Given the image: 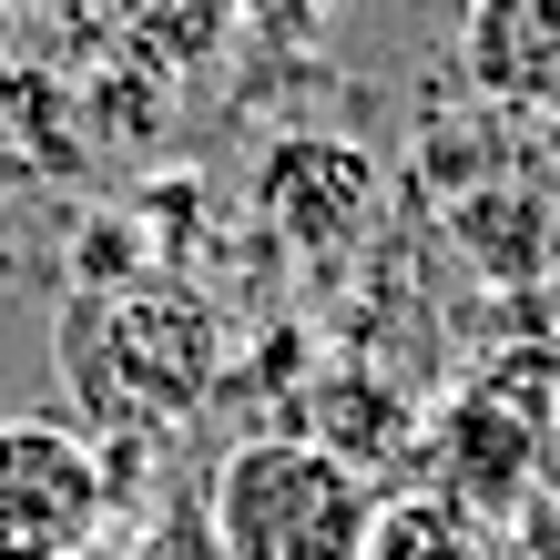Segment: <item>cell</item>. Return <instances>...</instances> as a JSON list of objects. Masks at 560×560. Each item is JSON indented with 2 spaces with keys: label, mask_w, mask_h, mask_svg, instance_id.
Returning <instances> with one entry per match:
<instances>
[{
  "label": "cell",
  "mask_w": 560,
  "mask_h": 560,
  "mask_svg": "<svg viewBox=\"0 0 560 560\" xmlns=\"http://www.w3.org/2000/svg\"><path fill=\"white\" fill-rule=\"evenodd\" d=\"M357 560H489V540H479V520H458L448 500H377Z\"/></svg>",
  "instance_id": "ba28073f"
},
{
  "label": "cell",
  "mask_w": 560,
  "mask_h": 560,
  "mask_svg": "<svg viewBox=\"0 0 560 560\" xmlns=\"http://www.w3.org/2000/svg\"><path fill=\"white\" fill-rule=\"evenodd\" d=\"M103 448L61 418H0V560H82L103 540Z\"/></svg>",
  "instance_id": "7a4b0ae2"
},
{
  "label": "cell",
  "mask_w": 560,
  "mask_h": 560,
  "mask_svg": "<svg viewBox=\"0 0 560 560\" xmlns=\"http://www.w3.org/2000/svg\"><path fill=\"white\" fill-rule=\"evenodd\" d=\"M82 560H133V550H113V540H92V550H82Z\"/></svg>",
  "instance_id": "9c48e42d"
},
{
  "label": "cell",
  "mask_w": 560,
  "mask_h": 560,
  "mask_svg": "<svg viewBox=\"0 0 560 560\" xmlns=\"http://www.w3.org/2000/svg\"><path fill=\"white\" fill-rule=\"evenodd\" d=\"M113 31L133 51V72L174 82V72H205V61L235 51V0H113Z\"/></svg>",
  "instance_id": "8992f818"
},
{
  "label": "cell",
  "mask_w": 560,
  "mask_h": 560,
  "mask_svg": "<svg viewBox=\"0 0 560 560\" xmlns=\"http://www.w3.org/2000/svg\"><path fill=\"white\" fill-rule=\"evenodd\" d=\"M428 458H439V500L458 520H510L540 479V418L510 387H458L428 428Z\"/></svg>",
  "instance_id": "3957f363"
},
{
  "label": "cell",
  "mask_w": 560,
  "mask_h": 560,
  "mask_svg": "<svg viewBox=\"0 0 560 560\" xmlns=\"http://www.w3.org/2000/svg\"><path fill=\"white\" fill-rule=\"evenodd\" d=\"M255 194H266L276 235L295 255H337V245L368 235V214H377V163L357 143H337V133H295V143L266 153Z\"/></svg>",
  "instance_id": "277c9868"
},
{
  "label": "cell",
  "mask_w": 560,
  "mask_h": 560,
  "mask_svg": "<svg viewBox=\"0 0 560 560\" xmlns=\"http://www.w3.org/2000/svg\"><path fill=\"white\" fill-rule=\"evenodd\" d=\"M458 72L520 122H560V0H469Z\"/></svg>",
  "instance_id": "5b68a950"
},
{
  "label": "cell",
  "mask_w": 560,
  "mask_h": 560,
  "mask_svg": "<svg viewBox=\"0 0 560 560\" xmlns=\"http://www.w3.org/2000/svg\"><path fill=\"white\" fill-rule=\"evenodd\" d=\"M377 520V489L357 458L316 439H245L214 479V540L224 560H357Z\"/></svg>",
  "instance_id": "6da1fadb"
},
{
  "label": "cell",
  "mask_w": 560,
  "mask_h": 560,
  "mask_svg": "<svg viewBox=\"0 0 560 560\" xmlns=\"http://www.w3.org/2000/svg\"><path fill=\"white\" fill-rule=\"evenodd\" d=\"M458 245L479 255L489 276H540L550 266V224H540V194H510V184H479L458 194Z\"/></svg>",
  "instance_id": "52a82bcc"
},
{
  "label": "cell",
  "mask_w": 560,
  "mask_h": 560,
  "mask_svg": "<svg viewBox=\"0 0 560 560\" xmlns=\"http://www.w3.org/2000/svg\"><path fill=\"white\" fill-rule=\"evenodd\" d=\"M550 458H560V428H550Z\"/></svg>",
  "instance_id": "30bf717a"
}]
</instances>
